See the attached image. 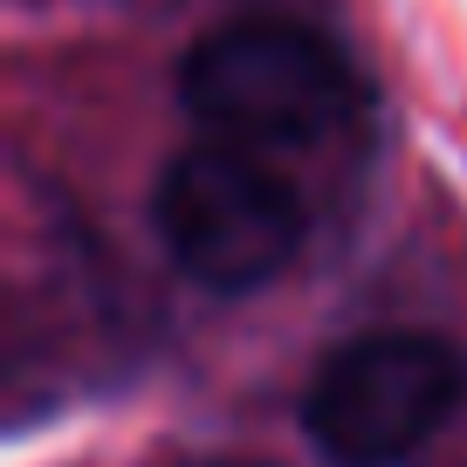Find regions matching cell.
<instances>
[{"instance_id": "6da1fadb", "label": "cell", "mask_w": 467, "mask_h": 467, "mask_svg": "<svg viewBox=\"0 0 467 467\" xmlns=\"http://www.w3.org/2000/svg\"><path fill=\"white\" fill-rule=\"evenodd\" d=\"M179 103L206 138L248 151L317 145L358 110V76L330 42L303 21L248 15L200 35L179 62Z\"/></svg>"}, {"instance_id": "7a4b0ae2", "label": "cell", "mask_w": 467, "mask_h": 467, "mask_svg": "<svg viewBox=\"0 0 467 467\" xmlns=\"http://www.w3.org/2000/svg\"><path fill=\"white\" fill-rule=\"evenodd\" d=\"M151 227H159L165 254L179 262V275H192L200 289H220V296H248L296 262L303 200L275 172L268 151L206 138L159 172Z\"/></svg>"}, {"instance_id": "3957f363", "label": "cell", "mask_w": 467, "mask_h": 467, "mask_svg": "<svg viewBox=\"0 0 467 467\" xmlns=\"http://www.w3.org/2000/svg\"><path fill=\"white\" fill-rule=\"evenodd\" d=\"M467 358L433 330H371L337 344L303 392V433L337 467H399L461 412Z\"/></svg>"}]
</instances>
